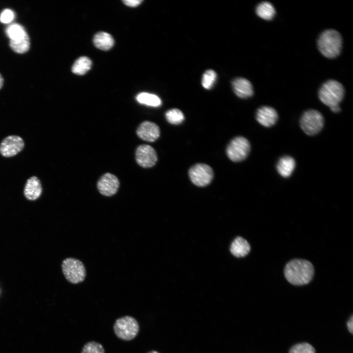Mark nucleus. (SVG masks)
<instances>
[{"label":"nucleus","mask_w":353,"mask_h":353,"mask_svg":"<svg viewBox=\"0 0 353 353\" xmlns=\"http://www.w3.org/2000/svg\"><path fill=\"white\" fill-rule=\"evenodd\" d=\"M289 353H316L314 348L306 342L301 343L294 345Z\"/></svg>","instance_id":"obj_25"},{"label":"nucleus","mask_w":353,"mask_h":353,"mask_svg":"<svg viewBox=\"0 0 353 353\" xmlns=\"http://www.w3.org/2000/svg\"><path fill=\"white\" fill-rule=\"evenodd\" d=\"M114 331L120 339L129 341L138 334L139 326L137 320L129 316H125L117 319L113 326Z\"/></svg>","instance_id":"obj_4"},{"label":"nucleus","mask_w":353,"mask_h":353,"mask_svg":"<svg viewBox=\"0 0 353 353\" xmlns=\"http://www.w3.org/2000/svg\"><path fill=\"white\" fill-rule=\"evenodd\" d=\"M324 120L322 114L316 110L305 111L300 120V126L307 135L312 136L318 133L324 126Z\"/></svg>","instance_id":"obj_6"},{"label":"nucleus","mask_w":353,"mask_h":353,"mask_svg":"<svg viewBox=\"0 0 353 353\" xmlns=\"http://www.w3.org/2000/svg\"><path fill=\"white\" fill-rule=\"evenodd\" d=\"M347 326L349 331L351 333L353 334V316H351V318L349 319L347 323Z\"/></svg>","instance_id":"obj_29"},{"label":"nucleus","mask_w":353,"mask_h":353,"mask_svg":"<svg viewBox=\"0 0 353 353\" xmlns=\"http://www.w3.org/2000/svg\"><path fill=\"white\" fill-rule=\"evenodd\" d=\"M42 190L40 179L37 176H32L25 183L24 194L28 200L35 201L40 197Z\"/></svg>","instance_id":"obj_14"},{"label":"nucleus","mask_w":353,"mask_h":353,"mask_svg":"<svg viewBox=\"0 0 353 353\" xmlns=\"http://www.w3.org/2000/svg\"><path fill=\"white\" fill-rule=\"evenodd\" d=\"M294 159L289 156L281 157L278 161L277 169L278 173L283 177H287L291 176L295 168Z\"/></svg>","instance_id":"obj_18"},{"label":"nucleus","mask_w":353,"mask_h":353,"mask_svg":"<svg viewBox=\"0 0 353 353\" xmlns=\"http://www.w3.org/2000/svg\"><path fill=\"white\" fill-rule=\"evenodd\" d=\"M255 11L258 16L266 20H272L276 14L274 6L268 1H263L258 4Z\"/></svg>","instance_id":"obj_20"},{"label":"nucleus","mask_w":353,"mask_h":353,"mask_svg":"<svg viewBox=\"0 0 353 353\" xmlns=\"http://www.w3.org/2000/svg\"><path fill=\"white\" fill-rule=\"evenodd\" d=\"M216 76L217 75L214 71L207 70L202 76V86L206 89L211 88L215 82Z\"/></svg>","instance_id":"obj_24"},{"label":"nucleus","mask_w":353,"mask_h":353,"mask_svg":"<svg viewBox=\"0 0 353 353\" xmlns=\"http://www.w3.org/2000/svg\"><path fill=\"white\" fill-rule=\"evenodd\" d=\"M138 102L147 105L157 107L161 104V101L156 95L143 92L139 93L136 97Z\"/></svg>","instance_id":"obj_22"},{"label":"nucleus","mask_w":353,"mask_h":353,"mask_svg":"<svg viewBox=\"0 0 353 353\" xmlns=\"http://www.w3.org/2000/svg\"><path fill=\"white\" fill-rule=\"evenodd\" d=\"M62 270L66 279L73 284L82 282L86 277V270L82 262L74 258L65 259L62 263Z\"/></svg>","instance_id":"obj_5"},{"label":"nucleus","mask_w":353,"mask_h":353,"mask_svg":"<svg viewBox=\"0 0 353 353\" xmlns=\"http://www.w3.org/2000/svg\"><path fill=\"white\" fill-rule=\"evenodd\" d=\"M136 133L140 139L152 142L159 138L160 131L159 126L154 123L144 121L137 127Z\"/></svg>","instance_id":"obj_12"},{"label":"nucleus","mask_w":353,"mask_h":353,"mask_svg":"<svg viewBox=\"0 0 353 353\" xmlns=\"http://www.w3.org/2000/svg\"><path fill=\"white\" fill-rule=\"evenodd\" d=\"M15 17V14L10 9H5L2 11L0 15V22L3 24L11 23Z\"/></svg>","instance_id":"obj_27"},{"label":"nucleus","mask_w":353,"mask_h":353,"mask_svg":"<svg viewBox=\"0 0 353 353\" xmlns=\"http://www.w3.org/2000/svg\"><path fill=\"white\" fill-rule=\"evenodd\" d=\"M317 45L319 51L324 56L328 58H335L341 51V35L334 29H327L320 35Z\"/></svg>","instance_id":"obj_2"},{"label":"nucleus","mask_w":353,"mask_h":353,"mask_svg":"<svg viewBox=\"0 0 353 353\" xmlns=\"http://www.w3.org/2000/svg\"><path fill=\"white\" fill-rule=\"evenodd\" d=\"M125 4L130 7H136L142 2L141 0H124L123 1Z\"/></svg>","instance_id":"obj_28"},{"label":"nucleus","mask_w":353,"mask_h":353,"mask_svg":"<svg viewBox=\"0 0 353 353\" xmlns=\"http://www.w3.org/2000/svg\"><path fill=\"white\" fill-rule=\"evenodd\" d=\"M119 186L118 178L115 175L109 173L103 175L97 183V188L100 193L107 197L115 195Z\"/></svg>","instance_id":"obj_11"},{"label":"nucleus","mask_w":353,"mask_h":353,"mask_svg":"<svg viewBox=\"0 0 353 353\" xmlns=\"http://www.w3.org/2000/svg\"><path fill=\"white\" fill-rule=\"evenodd\" d=\"M250 150L249 141L244 137L238 136L230 142L227 148L226 152L231 161L236 162L244 160L248 155Z\"/></svg>","instance_id":"obj_7"},{"label":"nucleus","mask_w":353,"mask_h":353,"mask_svg":"<svg viewBox=\"0 0 353 353\" xmlns=\"http://www.w3.org/2000/svg\"><path fill=\"white\" fill-rule=\"evenodd\" d=\"M165 117L167 121L173 125H179L184 119L183 113L176 108L168 110L165 114Z\"/></svg>","instance_id":"obj_23"},{"label":"nucleus","mask_w":353,"mask_h":353,"mask_svg":"<svg viewBox=\"0 0 353 353\" xmlns=\"http://www.w3.org/2000/svg\"><path fill=\"white\" fill-rule=\"evenodd\" d=\"M314 273L313 265L309 261L295 259L289 262L284 269L286 279L295 285H303L308 283Z\"/></svg>","instance_id":"obj_1"},{"label":"nucleus","mask_w":353,"mask_h":353,"mask_svg":"<svg viewBox=\"0 0 353 353\" xmlns=\"http://www.w3.org/2000/svg\"><path fill=\"white\" fill-rule=\"evenodd\" d=\"M330 108L332 112L335 113L338 112L340 111V107L339 105L332 106L330 107Z\"/></svg>","instance_id":"obj_30"},{"label":"nucleus","mask_w":353,"mask_h":353,"mask_svg":"<svg viewBox=\"0 0 353 353\" xmlns=\"http://www.w3.org/2000/svg\"><path fill=\"white\" fill-rule=\"evenodd\" d=\"M256 119L263 126L270 127L276 124L278 119V115L274 108L270 106H264L257 110Z\"/></svg>","instance_id":"obj_13"},{"label":"nucleus","mask_w":353,"mask_h":353,"mask_svg":"<svg viewBox=\"0 0 353 353\" xmlns=\"http://www.w3.org/2000/svg\"><path fill=\"white\" fill-rule=\"evenodd\" d=\"M345 93L343 85L335 80H328L325 82L319 91V98L325 105L331 107L339 105Z\"/></svg>","instance_id":"obj_3"},{"label":"nucleus","mask_w":353,"mask_h":353,"mask_svg":"<svg viewBox=\"0 0 353 353\" xmlns=\"http://www.w3.org/2000/svg\"><path fill=\"white\" fill-rule=\"evenodd\" d=\"M5 32L9 43H17L29 37L25 28L20 24H12L7 27Z\"/></svg>","instance_id":"obj_16"},{"label":"nucleus","mask_w":353,"mask_h":353,"mask_svg":"<svg viewBox=\"0 0 353 353\" xmlns=\"http://www.w3.org/2000/svg\"><path fill=\"white\" fill-rule=\"evenodd\" d=\"M188 174L192 182L200 187L208 185L214 176L212 169L203 163H198L193 166L189 169Z\"/></svg>","instance_id":"obj_8"},{"label":"nucleus","mask_w":353,"mask_h":353,"mask_svg":"<svg viewBox=\"0 0 353 353\" xmlns=\"http://www.w3.org/2000/svg\"><path fill=\"white\" fill-rule=\"evenodd\" d=\"M24 146V140L21 137L9 135L4 138L0 143V153L4 157H12L21 151Z\"/></svg>","instance_id":"obj_9"},{"label":"nucleus","mask_w":353,"mask_h":353,"mask_svg":"<svg viewBox=\"0 0 353 353\" xmlns=\"http://www.w3.org/2000/svg\"><path fill=\"white\" fill-rule=\"evenodd\" d=\"M148 353H158V352H157L156 351H151L150 352H148Z\"/></svg>","instance_id":"obj_32"},{"label":"nucleus","mask_w":353,"mask_h":353,"mask_svg":"<svg viewBox=\"0 0 353 353\" xmlns=\"http://www.w3.org/2000/svg\"><path fill=\"white\" fill-rule=\"evenodd\" d=\"M91 60L86 56H82L75 62L72 68V71L75 74L83 75L91 69Z\"/></svg>","instance_id":"obj_21"},{"label":"nucleus","mask_w":353,"mask_h":353,"mask_svg":"<svg viewBox=\"0 0 353 353\" xmlns=\"http://www.w3.org/2000/svg\"><path fill=\"white\" fill-rule=\"evenodd\" d=\"M81 353H105V351L101 344L96 341H90L83 346Z\"/></svg>","instance_id":"obj_26"},{"label":"nucleus","mask_w":353,"mask_h":353,"mask_svg":"<svg viewBox=\"0 0 353 353\" xmlns=\"http://www.w3.org/2000/svg\"><path fill=\"white\" fill-rule=\"evenodd\" d=\"M135 159L137 164L143 168L153 166L157 161V155L155 150L148 145H141L136 149Z\"/></svg>","instance_id":"obj_10"},{"label":"nucleus","mask_w":353,"mask_h":353,"mask_svg":"<svg viewBox=\"0 0 353 353\" xmlns=\"http://www.w3.org/2000/svg\"><path fill=\"white\" fill-rule=\"evenodd\" d=\"M93 43L96 48L101 50H107L113 46L114 41L110 34L101 31L95 34Z\"/></svg>","instance_id":"obj_19"},{"label":"nucleus","mask_w":353,"mask_h":353,"mask_svg":"<svg viewBox=\"0 0 353 353\" xmlns=\"http://www.w3.org/2000/svg\"><path fill=\"white\" fill-rule=\"evenodd\" d=\"M3 84V78L0 74V89L1 88Z\"/></svg>","instance_id":"obj_31"},{"label":"nucleus","mask_w":353,"mask_h":353,"mask_svg":"<svg viewBox=\"0 0 353 353\" xmlns=\"http://www.w3.org/2000/svg\"><path fill=\"white\" fill-rule=\"evenodd\" d=\"M230 250L235 256L242 257L249 253L251 247L246 240L241 237H238L232 242Z\"/></svg>","instance_id":"obj_17"},{"label":"nucleus","mask_w":353,"mask_h":353,"mask_svg":"<svg viewBox=\"0 0 353 353\" xmlns=\"http://www.w3.org/2000/svg\"><path fill=\"white\" fill-rule=\"evenodd\" d=\"M232 86L235 94L241 98H248L253 94L252 86L247 79L238 77L232 81Z\"/></svg>","instance_id":"obj_15"}]
</instances>
